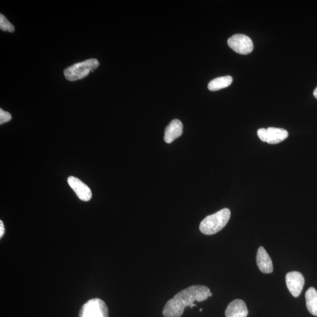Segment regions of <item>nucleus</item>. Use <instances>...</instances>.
Wrapping results in <instances>:
<instances>
[{"mask_svg": "<svg viewBox=\"0 0 317 317\" xmlns=\"http://www.w3.org/2000/svg\"><path fill=\"white\" fill-rule=\"evenodd\" d=\"M68 183L79 199L88 202L92 198V192L88 186L74 176L68 178Z\"/></svg>", "mask_w": 317, "mask_h": 317, "instance_id": "6e6552de", "label": "nucleus"}, {"mask_svg": "<svg viewBox=\"0 0 317 317\" xmlns=\"http://www.w3.org/2000/svg\"><path fill=\"white\" fill-rule=\"evenodd\" d=\"M258 137L264 142L277 144L286 140L288 133L284 129L270 127L267 129L260 128L257 131Z\"/></svg>", "mask_w": 317, "mask_h": 317, "instance_id": "423d86ee", "label": "nucleus"}, {"mask_svg": "<svg viewBox=\"0 0 317 317\" xmlns=\"http://www.w3.org/2000/svg\"><path fill=\"white\" fill-rule=\"evenodd\" d=\"M285 282L288 290L294 297H298L303 289L305 280L304 276L298 271H292L287 274Z\"/></svg>", "mask_w": 317, "mask_h": 317, "instance_id": "0eeeda50", "label": "nucleus"}, {"mask_svg": "<svg viewBox=\"0 0 317 317\" xmlns=\"http://www.w3.org/2000/svg\"><path fill=\"white\" fill-rule=\"evenodd\" d=\"M230 216V211L228 208L223 209L205 218L200 223V230L206 235L216 234L225 227Z\"/></svg>", "mask_w": 317, "mask_h": 317, "instance_id": "f03ea898", "label": "nucleus"}, {"mask_svg": "<svg viewBox=\"0 0 317 317\" xmlns=\"http://www.w3.org/2000/svg\"><path fill=\"white\" fill-rule=\"evenodd\" d=\"M212 296L211 290L205 285H192L180 291L174 298L169 300L163 308V316L165 317H180L183 315L185 308L196 307L195 301L202 302Z\"/></svg>", "mask_w": 317, "mask_h": 317, "instance_id": "f257e3e1", "label": "nucleus"}, {"mask_svg": "<svg viewBox=\"0 0 317 317\" xmlns=\"http://www.w3.org/2000/svg\"><path fill=\"white\" fill-rule=\"evenodd\" d=\"M248 313L245 302L242 299H237L228 305L225 315L226 317H247Z\"/></svg>", "mask_w": 317, "mask_h": 317, "instance_id": "1a4fd4ad", "label": "nucleus"}, {"mask_svg": "<svg viewBox=\"0 0 317 317\" xmlns=\"http://www.w3.org/2000/svg\"><path fill=\"white\" fill-rule=\"evenodd\" d=\"M0 28L4 31L13 33L15 30L13 25L11 24L3 14L0 15Z\"/></svg>", "mask_w": 317, "mask_h": 317, "instance_id": "4468645a", "label": "nucleus"}, {"mask_svg": "<svg viewBox=\"0 0 317 317\" xmlns=\"http://www.w3.org/2000/svg\"><path fill=\"white\" fill-rule=\"evenodd\" d=\"M183 129L182 122L178 120L172 121L165 129V136H164L165 142L171 143L177 138H179L183 134Z\"/></svg>", "mask_w": 317, "mask_h": 317, "instance_id": "9d476101", "label": "nucleus"}, {"mask_svg": "<svg viewBox=\"0 0 317 317\" xmlns=\"http://www.w3.org/2000/svg\"><path fill=\"white\" fill-rule=\"evenodd\" d=\"M307 308L313 316H317V291L314 287L308 288L305 293Z\"/></svg>", "mask_w": 317, "mask_h": 317, "instance_id": "f8f14e48", "label": "nucleus"}, {"mask_svg": "<svg viewBox=\"0 0 317 317\" xmlns=\"http://www.w3.org/2000/svg\"><path fill=\"white\" fill-rule=\"evenodd\" d=\"M79 317H109L108 308L103 300L91 299L81 307Z\"/></svg>", "mask_w": 317, "mask_h": 317, "instance_id": "20e7f679", "label": "nucleus"}, {"mask_svg": "<svg viewBox=\"0 0 317 317\" xmlns=\"http://www.w3.org/2000/svg\"><path fill=\"white\" fill-rule=\"evenodd\" d=\"M12 117L10 113L4 111L2 109H0V124H2L9 122Z\"/></svg>", "mask_w": 317, "mask_h": 317, "instance_id": "2eb2a0df", "label": "nucleus"}, {"mask_svg": "<svg viewBox=\"0 0 317 317\" xmlns=\"http://www.w3.org/2000/svg\"><path fill=\"white\" fill-rule=\"evenodd\" d=\"M257 265L259 270L263 273L269 274L273 272V265L270 256L263 247H260L256 256Z\"/></svg>", "mask_w": 317, "mask_h": 317, "instance_id": "9b49d317", "label": "nucleus"}, {"mask_svg": "<svg viewBox=\"0 0 317 317\" xmlns=\"http://www.w3.org/2000/svg\"><path fill=\"white\" fill-rule=\"evenodd\" d=\"M99 66L100 63L97 59H88L67 68L64 70V75L69 81H77L86 77L90 72H93L97 69Z\"/></svg>", "mask_w": 317, "mask_h": 317, "instance_id": "7ed1b4c3", "label": "nucleus"}, {"mask_svg": "<svg viewBox=\"0 0 317 317\" xmlns=\"http://www.w3.org/2000/svg\"><path fill=\"white\" fill-rule=\"evenodd\" d=\"M229 47L235 52L242 55H247L253 52L254 46L250 37L244 35H235L228 40Z\"/></svg>", "mask_w": 317, "mask_h": 317, "instance_id": "39448f33", "label": "nucleus"}, {"mask_svg": "<svg viewBox=\"0 0 317 317\" xmlns=\"http://www.w3.org/2000/svg\"><path fill=\"white\" fill-rule=\"evenodd\" d=\"M313 95L314 96V97H315L317 100V87L316 88L315 90H314Z\"/></svg>", "mask_w": 317, "mask_h": 317, "instance_id": "f3484780", "label": "nucleus"}, {"mask_svg": "<svg viewBox=\"0 0 317 317\" xmlns=\"http://www.w3.org/2000/svg\"><path fill=\"white\" fill-rule=\"evenodd\" d=\"M233 82L231 76H225L215 78L208 84V89L211 91H216L230 86Z\"/></svg>", "mask_w": 317, "mask_h": 317, "instance_id": "ddd939ff", "label": "nucleus"}, {"mask_svg": "<svg viewBox=\"0 0 317 317\" xmlns=\"http://www.w3.org/2000/svg\"><path fill=\"white\" fill-rule=\"evenodd\" d=\"M5 233V228L4 226V223L2 222V221H0V237L2 238L3 237Z\"/></svg>", "mask_w": 317, "mask_h": 317, "instance_id": "dca6fc26", "label": "nucleus"}, {"mask_svg": "<svg viewBox=\"0 0 317 317\" xmlns=\"http://www.w3.org/2000/svg\"><path fill=\"white\" fill-rule=\"evenodd\" d=\"M202 311H203L202 308H201V309H200V312H202Z\"/></svg>", "mask_w": 317, "mask_h": 317, "instance_id": "a211bd4d", "label": "nucleus"}]
</instances>
